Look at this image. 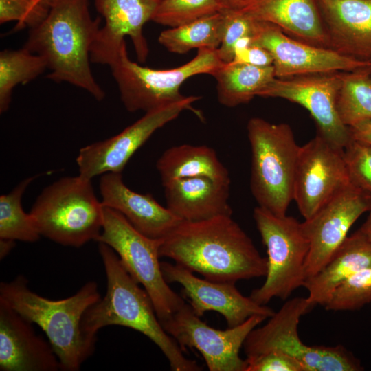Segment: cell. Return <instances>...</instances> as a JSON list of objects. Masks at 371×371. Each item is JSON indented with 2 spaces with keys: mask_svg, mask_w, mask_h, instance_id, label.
I'll list each match as a JSON object with an SVG mask.
<instances>
[{
  "mask_svg": "<svg viewBox=\"0 0 371 371\" xmlns=\"http://www.w3.org/2000/svg\"><path fill=\"white\" fill-rule=\"evenodd\" d=\"M159 256L214 282L236 284L267 270V258L230 215L181 221L161 239Z\"/></svg>",
  "mask_w": 371,
  "mask_h": 371,
  "instance_id": "6da1fadb",
  "label": "cell"
},
{
  "mask_svg": "<svg viewBox=\"0 0 371 371\" xmlns=\"http://www.w3.org/2000/svg\"><path fill=\"white\" fill-rule=\"evenodd\" d=\"M98 251L106 273V291L84 314L81 328L85 337L96 342L102 328L127 327L141 333L158 346L172 370H202L196 361L184 355L176 341L165 331L149 295L126 270L115 251L102 243H99Z\"/></svg>",
  "mask_w": 371,
  "mask_h": 371,
  "instance_id": "7a4b0ae2",
  "label": "cell"
},
{
  "mask_svg": "<svg viewBox=\"0 0 371 371\" xmlns=\"http://www.w3.org/2000/svg\"><path fill=\"white\" fill-rule=\"evenodd\" d=\"M89 0H53L46 18L30 30L24 48L41 56L50 72L47 78L66 82L101 101L105 93L91 70L90 52L100 30Z\"/></svg>",
  "mask_w": 371,
  "mask_h": 371,
  "instance_id": "3957f363",
  "label": "cell"
},
{
  "mask_svg": "<svg viewBox=\"0 0 371 371\" xmlns=\"http://www.w3.org/2000/svg\"><path fill=\"white\" fill-rule=\"evenodd\" d=\"M100 297L94 281L87 282L74 295L58 300L30 289L23 276L0 284V300L44 331L60 370L65 371L78 370L94 352L96 342L85 337L81 324L86 311Z\"/></svg>",
  "mask_w": 371,
  "mask_h": 371,
  "instance_id": "277c9868",
  "label": "cell"
},
{
  "mask_svg": "<svg viewBox=\"0 0 371 371\" xmlns=\"http://www.w3.org/2000/svg\"><path fill=\"white\" fill-rule=\"evenodd\" d=\"M30 214L41 236L64 246L80 247L95 240L103 225V205L91 179L62 177L45 187Z\"/></svg>",
  "mask_w": 371,
  "mask_h": 371,
  "instance_id": "5b68a950",
  "label": "cell"
},
{
  "mask_svg": "<svg viewBox=\"0 0 371 371\" xmlns=\"http://www.w3.org/2000/svg\"><path fill=\"white\" fill-rule=\"evenodd\" d=\"M247 129L251 153V193L258 206L276 216H285L293 201L300 146L291 126L285 123L252 117Z\"/></svg>",
  "mask_w": 371,
  "mask_h": 371,
  "instance_id": "8992f818",
  "label": "cell"
},
{
  "mask_svg": "<svg viewBox=\"0 0 371 371\" xmlns=\"http://www.w3.org/2000/svg\"><path fill=\"white\" fill-rule=\"evenodd\" d=\"M314 306L307 297L286 301L263 326L254 328L244 344L247 357L280 351L297 360L305 371H361V361L342 345L308 346L298 333L300 318Z\"/></svg>",
  "mask_w": 371,
  "mask_h": 371,
  "instance_id": "52a82bcc",
  "label": "cell"
},
{
  "mask_svg": "<svg viewBox=\"0 0 371 371\" xmlns=\"http://www.w3.org/2000/svg\"><path fill=\"white\" fill-rule=\"evenodd\" d=\"M253 217L267 249V270L265 282L249 297L261 305L273 298L286 300L306 280L310 244L302 223L293 216H276L260 206L254 208Z\"/></svg>",
  "mask_w": 371,
  "mask_h": 371,
  "instance_id": "ba28073f",
  "label": "cell"
},
{
  "mask_svg": "<svg viewBox=\"0 0 371 371\" xmlns=\"http://www.w3.org/2000/svg\"><path fill=\"white\" fill-rule=\"evenodd\" d=\"M223 63L217 49L202 48L180 67L155 69L132 61L124 42L109 67L126 110L147 112L182 100L186 96L181 93L180 87L186 80L199 74L212 75Z\"/></svg>",
  "mask_w": 371,
  "mask_h": 371,
  "instance_id": "9c48e42d",
  "label": "cell"
},
{
  "mask_svg": "<svg viewBox=\"0 0 371 371\" xmlns=\"http://www.w3.org/2000/svg\"><path fill=\"white\" fill-rule=\"evenodd\" d=\"M96 241L115 251L126 270L149 295L160 322L186 304L164 278L159 260L161 239L146 236L120 212L103 206L102 229Z\"/></svg>",
  "mask_w": 371,
  "mask_h": 371,
  "instance_id": "30bf717a",
  "label": "cell"
},
{
  "mask_svg": "<svg viewBox=\"0 0 371 371\" xmlns=\"http://www.w3.org/2000/svg\"><path fill=\"white\" fill-rule=\"evenodd\" d=\"M200 317L186 303L160 323L183 351L186 348L197 350L209 370L245 371L246 361L240 357V348L249 333L267 318L254 315L238 326L220 330L208 326Z\"/></svg>",
  "mask_w": 371,
  "mask_h": 371,
  "instance_id": "8fae6325",
  "label": "cell"
},
{
  "mask_svg": "<svg viewBox=\"0 0 371 371\" xmlns=\"http://www.w3.org/2000/svg\"><path fill=\"white\" fill-rule=\"evenodd\" d=\"M201 98L186 96L182 100L147 111L120 133L80 149L76 157L79 175L92 179L108 172H122L132 155L159 128L188 110L202 114L192 104Z\"/></svg>",
  "mask_w": 371,
  "mask_h": 371,
  "instance_id": "7c38bea8",
  "label": "cell"
},
{
  "mask_svg": "<svg viewBox=\"0 0 371 371\" xmlns=\"http://www.w3.org/2000/svg\"><path fill=\"white\" fill-rule=\"evenodd\" d=\"M344 74L335 71L276 78L258 96L282 98L303 106L313 118L317 133L344 148L352 140L349 127L342 122L337 110Z\"/></svg>",
  "mask_w": 371,
  "mask_h": 371,
  "instance_id": "4fadbf2b",
  "label": "cell"
},
{
  "mask_svg": "<svg viewBox=\"0 0 371 371\" xmlns=\"http://www.w3.org/2000/svg\"><path fill=\"white\" fill-rule=\"evenodd\" d=\"M350 184L344 148L317 134L300 146L296 164L293 201L304 220Z\"/></svg>",
  "mask_w": 371,
  "mask_h": 371,
  "instance_id": "5bb4252c",
  "label": "cell"
},
{
  "mask_svg": "<svg viewBox=\"0 0 371 371\" xmlns=\"http://www.w3.org/2000/svg\"><path fill=\"white\" fill-rule=\"evenodd\" d=\"M371 209V195L351 183L302 222L309 240L306 279L318 272L348 236L355 221Z\"/></svg>",
  "mask_w": 371,
  "mask_h": 371,
  "instance_id": "9a60e30c",
  "label": "cell"
},
{
  "mask_svg": "<svg viewBox=\"0 0 371 371\" xmlns=\"http://www.w3.org/2000/svg\"><path fill=\"white\" fill-rule=\"evenodd\" d=\"M250 43L267 49L272 56L276 78L335 71L352 72L371 66L294 39L278 26L258 21Z\"/></svg>",
  "mask_w": 371,
  "mask_h": 371,
  "instance_id": "2e32d148",
  "label": "cell"
},
{
  "mask_svg": "<svg viewBox=\"0 0 371 371\" xmlns=\"http://www.w3.org/2000/svg\"><path fill=\"white\" fill-rule=\"evenodd\" d=\"M162 273L170 284L181 285L182 293L189 300V305L196 315L214 311L222 315L227 327H234L254 315L268 319L275 311L267 305L255 302L243 295L235 283L214 282L196 276L193 272L177 265L161 262Z\"/></svg>",
  "mask_w": 371,
  "mask_h": 371,
  "instance_id": "e0dca14e",
  "label": "cell"
},
{
  "mask_svg": "<svg viewBox=\"0 0 371 371\" xmlns=\"http://www.w3.org/2000/svg\"><path fill=\"white\" fill-rule=\"evenodd\" d=\"M161 0H95L98 12L104 19L90 52L91 62L110 66L117 58L124 37L129 36L139 62L148 54L143 34L144 24L152 20Z\"/></svg>",
  "mask_w": 371,
  "mask_h": 371,
  "instance_id": "ac0fdd59",
  "label": "cell"
},
{
  "mask_svg": "<svg viewBox=\"0 0 371 371\" xmlns=\"http://www.w3.org/2000/svg\"><path fill=\"white\" fill-rule=\"evenodd\" d=\"M32 324L0 300V370H60L52 345L36 333Z\"/></svg>",
  "mask_w": 371,
  "mask_h": 371,
  "instance_id": "d6986e66",
  "label": "cell"
},
{
  "mask_svg": "<svg viewBox=\"0 0 371 371\" xmlns=\"http://www.w3.org/2000/svg\"><path fill=\"white\" fill-rule=\"evenodd\" d=\"M329 49L371 66V0H317Z\"/></svg>",
  "mask_w": 371,
  "mask_h": 371,
  "instance_id": "ffe728a7",
  "label": "cell"
},
{
  "mask_svg": "<svg viewBox=\"0 0 371 371\" xmlns=\"http://www.w3.org/2000/svg\"><path fill=\"white\" fill-rule=\"evenodd\" d=\"M99 188L102 205L120 212L146 236L161 239L181 221L151 194L128 188L121 172L102 175Z\"/></svg>",
  "mask_w": 371,
  "mask_h": 371,
  "instance_id": "44dd1931",
  "label": "cell"
},
{
  "mask_svg": "<svg viewBox=\"0 0 371 371\" xmlns=\"http://www.w3.org/2000/svg\"><path fill=\"white\" fill-rule=\"evenodd\" d=\"M241 10L278 26L294 39L329 49L317 0H253Z\"/></svg>",
  "mask_w": 371,
  "mask_h": 371,
  "instance_id": "7402d4cb",
  "label": "cell"
},
{
  "mask_svg": "<svg viewBox=\"0 0 371 371\" xmlns=\"http://www.w3.org/2000/svg\"><path fill=\"white\" fill-rule=\"evenodd\" d=\"M167 208L180 220L199 221L232 215L230 186L205 177L172 179L162 183Z\"/></svg>",
  "mask_w": 371,
  "mask_h": 371,
  "instance_id": "603a6c76",
  "label": "cell"
},
{
  "mask_svg": "<svg viewBox=\"0 0 371 371\" xmlns=\"http://www.w3.org/2000/svg\"><path fill=\"white\" fill-rule=\"evenodd\" d=\"M371 267V241L358 229L348 236L327 263L304 284L315 307L324 306L334 291L359 271Z\"/></svg>",
  "mask_w": 371,
  "mask_h": 371,
  "instance_id": "cb8c5ba5",
  "label": "cell"
},
{
  "mask_svg": "<svg viewBox=\"0 0 371 371\" xmlns=\"http://www.w3.org/2000/svg\"><path fill=\"white\" fill-rule=\"evenodd\" d=\"M161 183L172 179L205 177L230 186L229 173L216 151L205 145L181 144L166 149L157 159Z\"/></svg>",
  "mask_w": 371,
  "mask_h": 371,
  "instance_id": "d4e9b609",
  "label": "cell"
},
{
  "mask_svg": "<svg viewBox=\"0 0 371 371\" xmlns=\"http://www.w3.org/2000/svg\"><path fill=\"white\" fill-rule=\"evenodd\" d=\"M218 102L227 107L247 104L276 78L273 65L259 67L232 61L223 63L212 74Z\"/></svg>",
  "mask_w": 371,
  "mask_h": 371,
  "instance_id": "484cf974",
  "label": "cell"
},
{
  "mask_svg": "<svg viewBox=\"0 0 371 371\" xmlns=\"http://www.w3.org/2000/svg\"><path fill=\"white\" fill-rule=\"evenodd\" d=\"M221 12L161 32L158 41L167 50L186 54L193 49H217L223 33Z\"/></svg>",
  "mask_w": 371,
  "mask_h": 371,
  "instance_id": "4316f807",
  "label": "cell"
},
{
  "mask_svg": "<svg viewBox=\"0 0 371 371\" xmlns=\"http://www.w3.org/2000/svg\"><path fill=\"white\" fill-rule=\"evenodd\" d=\"M47 69L43 57L23 47L18 50L5 49L0 53V112L10 106L13 89L25 84Z\"/></svg>",
  "mask_w": 371,
  "mask_h": 371,
  "instance_id": "83f0119b",
  "label": "cell"
},
{
  "mask_svg": "<svg viewBox=\"0 0 371 371\" xmlns=\"http://www.w3.org/2000/svg\"><path fill=\"white\" fill-rule=\"evenodd\" d=\"M34 178L23 180L9 193L0 196V239L34 243L41 236L32 216L21 204L22 196Z\"/></svg>",
  "mask_w": 371,
  "mask_h": 371,
  "instance_id": "f1b7e54d",
  "label": "cell"
},
{
  "mask_svg": "<svg viewBox=\"0 0 371 371\" xmlns=\"http://www.w3.org/2000/svg\"><path fill=\"white\" fill-rule=\"evenodd\" d=\"M337 110L342 122L348 127L371 120V67L345 72Z\"/></svg>",
  "mask_w": 371,
  "mask_h": 371,
  "instance_id": "f546056e",
  "label": "cell"
},
{
  "mask_svg": "<svg viewBox=\"0 0 371 371\" xmlns=\"http://www.w3.org/2000/svg\"><path fill=\"white\" fill-rule=\"evenodd\" d=\"M224 9L219 0H161L151 21L174 27L220 12Z\"/></svg>",
  "mask_w": 371,
  "mask_h": 371,
  "instance_id": "4dcf8cb0",
  "label": "cell"
},
{
  "mask_svg": "<svg viewBox=\"0 0 371 371\" xmlns=\"http://www.w3.org/2000/svg\"><path fill=\"white\" fill-rule=\"evenodd\" d=\"M371 303V267L341 284L324 306L327 311H356Z\"/></svg>",
  "mask_w": 371,
  "mask_h": 371,
  "instance_id": "1f68e13d",
  "label": "cell"
},
{
  "mask_svg": "<svg viewBox=\"0 0 371 371\" xmlns=\"http://www.w3.org/2000/svg\"><path fill=\"white\" fill-rule=\"evenodd\" d=\"M223 33L217 54L224 63L233 61L238 43L244 38H252L256 29L257 20L241 10L224 9Z\"/></svg>",
  "mask_w": 371,
  "mask_h": 371,
  "instance_id": "d6a6232c",
  "label": "cell"
},
{
  "mask_svg": "<svg viewBox=\"0 0 371 371\" xmlns=\"http://www.w3.org/2000/svg\"><path fill=\"white\" fill-rule=\"evenodd\" d=\"M49 8L41 0H0V23L15 21L18 30L32 29L46 18Z\"/></svg>",
  "mask_w": 371,
  "mask_h": 371,
  "instance_id": "836d02e7",
  "label": "cell"
},
{
  "mask_svg": "<svg viewBox=\"0 0 371 371\" xmlns=\"http://www.w3.org/2000/svg\"><path fill=\"white\" fill-rule=\"evenodd\" d=\"M344 160L350 183L371 195V144L352 139Z\"/></svg>",
  "mask_w": 371,
  "mask_h": 371,
  "instance_id": "e575fe53",
  "label": "cell"
},
{
  "mask_svg": "<svg viewBox=\"0 0 371 371\" xmlns=\"http://www.w3.org/2000/svg\"><path fill=\"white\" fill-rule=\"evenodd\" d=\"M245 371H305L295 358L280 351L247 357Z\"/></svg>",
  "mask_w": 371,
  "mask_h": 371,
  "instance_id": "d590c367",
  "label": "cell"
},
{
  "mask_svg": "<svg viewBox=\"0 0 371 371\" xmlns=\"http://www.w3.org/2000/svg\"><path fill=\"white\" fill-rule=\"evenodd\" d=\"M251 38L240 41L236 47L233 61L245 63L255 66L273 65V58L265 48L250 43Z\"/></svg>",
  "mask_w": 371,
  "mask_h": 371,
  "instance_id": "8d00e7d4",
  "label": "cell"
},
{
  "mask_svg": "<svg viewBox=\"0 0 371 371\" xmlns=\"http://www.w3.org/2000/svg\"><path fill=\"white\" fill-rule=\"evenodd\" d=\"M352 139L371 144V120H363L349 126Z\"/></svg>",
  "mask_w": 371,
  "mask_h": 371,
  "instance_id": "74e56055",
  "label": "cell"
},
{
  "mask_svg": "<svg viewBox=\"0 0 371 371\" xmlns=\"http://www.w3.org/2000/svg\"><path fill=\"white\" fill-rule=\"evenodd\" d=\"M225 9L242 10L253 0H219Z\"/></svg>",
  "mask_w": 371,
  "mask_h": 371,
  "instance_id": "f35d334b",
  "label": "cell"
},
{
  "mask_svg": "<svg viewBox=\"0 0 371 371\" xmlns=\"http://www.w3.org/2000/svg\"><path fill=\"white\" fill-rule=\"evenodd\" d=\"M15 241L8 239H0V258L1 259L6 256L12 249Z\"/></svg>",
  "mask_w": 371,
  "mask_h": 371,
  "instance_id": "ab89813d",
  "label": "cell"
},
{
  "mask_svg": "<svg viewBox=\"0 0 371 371\" xmlns=\"http://www.w3.org/2000/svg\"><path fill=\"white\" fill-rule=\"evenodd\" d=\"M368 212L366 220L359 229L371 241V209Z\"/></svg>",
  "mask_w": 371,
  "mask_h": 371,
  "instance_id": "60d3db41",
  "label": "cell"
},
{
  "mask_svg": "<svg viewBox=\"0 0 371 371\" xmlns=\"http://www.w3.org/2000/svg\"><path fill=\"white\" fill-rule=\"evenodd\" d=\"M42 2H43L44 3L50 6L53 0H41Z\"/></svg>",
  "mask_w": 371,
  "mask_h": 371,
  "instance_id": "b9f144b4",
  "label": "cell"
}]
</instances>
